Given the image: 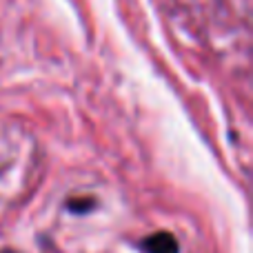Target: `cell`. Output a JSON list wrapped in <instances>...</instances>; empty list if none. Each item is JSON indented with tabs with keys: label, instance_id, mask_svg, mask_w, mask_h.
Instances as JSON below:
<instances>
[{
	"label": "cell",
	"instance_id": "cell-2",
	"mask_svg": "<svg viewBox=\"0 0 253 253\" xmlns=\"http://www.w3.org/2000/svg\"><path fill=\"white\" fill-rule=\"evenodd\" d=\"M91 207H93L91 200H84V202L71 200V202H69V209H74V211H87V209H91Z\"/></svg>",
	"mask_w": 253,
	"mask_h": 253
},
{
	"label": "cell",
	"instance_id": "cell-1",
	"mask_svg": "<svg viewBox=\"0 0 253 253\" xmlns=\"http://www.w3.org/2000/svg\"><path fill=\"white\" fill-rule=\"evenodd\" d=\"M144 253H178V240L167 231H158L142 240Z\"/></svg>",
	"mask_w": 253,
	"mask_h": 253
},
{
	"label": "cell",
	"instance_id": "cell-3",
	"mask_svg": "<svg viewBox=\"0 0 253 253\" xmlns=\"http://www.w3.org/2000/svg\"><path fill=\"white\" fill-rule=\"evenodd\" d=\"M4 253H13V251H11V249H9V251H4Z\"/></svg>",
	"mask_w": 253,
	"mask_h": 253
}]
</instances>
